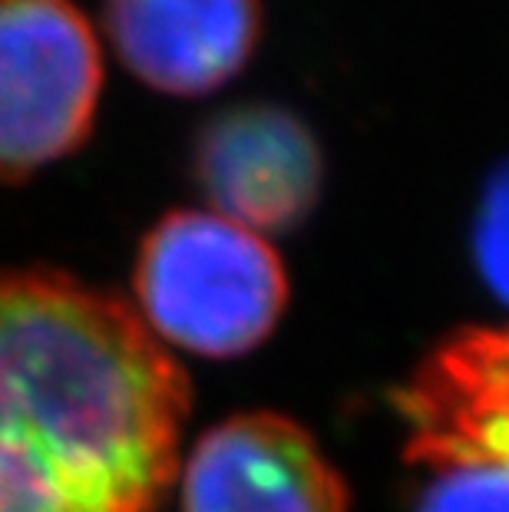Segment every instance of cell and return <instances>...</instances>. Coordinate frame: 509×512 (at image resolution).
Segmentation results:
<instances>
[{"instance_id":"cell-5","label":"cell","mask_w":509,"mask_h":512,"mask_svg":"<svg viewBox=\"0 0 509 512\" xmlns=\"http://www.w3.org/2000/svg\"><path fill=\"white\" fill-rule=\"evenodd\" d=\"M348 503L334 463L281 413L222 420L182 470V512H348Z\"/></svg>"},{"instance_id":"cell-4","label":"cell","mask_w":509,"mask_h":512,"mask_svg":"<svg viewBox=\"0 0 509 512\" xmlns=\"http://www.w3.org/2000/svg\"><path fill=\"white\" fill-rule=\"evenodd\" d=\"M192 176L215 215L252 232H288L318 205L324 156L311 126L278 103H242L205 119Z\"/></svg>"},{"instance_id":"cell-7","label":"cell","mask_w":509,"mask_h":512,"mask_svg":"<svg viewBox=\"0 0 509 512\" xmlns=\"http://www.w3.org/2000/svg\"><path fill=\"white\" fill-rule=\"evenodd\" d=\"M410 453L430 466L509 463V328L457 334L400 394Z\"/></svg>"},{"instance_id":"cell-6","label":"cell","mask_w":509,"mask_h":512,"mask_svg":"<svg viewBox=\"0 0 509 512\" xmlns=\"http://www.w3.org/2000/svg\"><path fill=\"white\" fill-rule=\"evenodd\" d=\"M103 24L136 80L189 100L248 67L265 17L262 0H106Z\"/></svg>"},{"instance_id":"cell-8","label":"cell","mask_w":509,"mask_h":512,"mask_svg":"<svg viewBox=\"0 0 509 512\" xmlns=\"http://www.w3.org/2000/svg\"><path fill=\"white\" fill-rule=\"evenodd\" d=\"M417 512H509V463L453 460L433 466Z\"/></svg>"},{"instance_id":"cell-1","label":"cell","mask_w":509,"mask_h":512,"mask_svg":"<svg viewBox=\"0 0 509 512\" xmlns=\"http://www.w3.org/2000/svg\"><path fill=\"white\" fill-rule=\"evenodd\" d=\"M189 380L123 301L0 268V512H156Z\"/></svg>"},{"instance_id":"cell-3","label":"cell","mask_w":509,"mask_h":512,"mask_svg":"<svg viewBox=\"0 0 509 512\" xmlns=\"http://www.w3.org/2000/svg\"><path fill=\"white\" fill-rule=\"evenodd\" d=\"M100 93V40L73 0H0V182L73 156Z\"/></svg>"},{"instance_id":"cell-9","label":"cell","mask_w":509,"mask_h":512,"mask_svg":"<svg viewBox=\"0 0 509 512\" xmlns=\"http://www.w3.org/2000/svg\"><path fill=\"white\" fill-rule=\"evenodd\" d=\"M473 258L483 285L503 308H509V159L483 189L473 225Z\"/></svg>"},{"instance_id":"cell-2","label":"cell","mask_w":509,"mask_h":512,"mask_svg":"<svg viewBox=\"0 0 509 512\" xmlns=\"http://www.w3.org/2000/svg\"><path fill=\"white\" fill-rule=\"evenodd\" d=\"M136 318L166 347L199 357L255 351L285 314L288 275L262 235L225 215L179 209L136 255Z\"/></svg>"}]
</instances>
